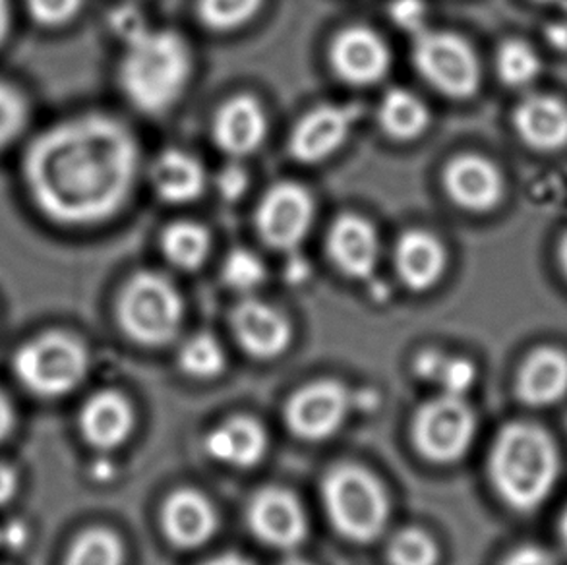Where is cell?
<instances>
[{
	"label": "cell",
	"mask_w": 567,
	"mask_h": 565,
	"mask_svg": "<svg viewBox=\"0 0 567 565\" xmlns=\"http://www.w3.org/2000/svg\"><path fill=\"white\" fill-rule=\"evenodd\" d=\"M138 142L107 115L70 119L31 142L23 178L33 204L64 227H92L118 214L138 176Z\"/></svg>",
	"instance_id": "6da1fadb"
},
{
	"label": "cell",
	"mask_w": 567,
	"mask_h": 565,
	"mask_svg": "<svg viewBox=\"0 0 567 565\" xmlns=\"http://www.w3.org/2000/svg\"><path fill=\"white\" fill-rule=\"evenodd\" d=\"M492 484L507 507L537 512L560 481L561 453L554 435L533 422H512L492 445Z\"/></svg>",
	"instance_id": "7a4b0ae2"
},
{
	"label": "cell",
	"mask_w": 567,
	"mask_h": 565,
	"mask_svg": "<svg viewBox=\"0 0 567 565\" xmlns=\"http://www.w3.org/2000/svg\"><path fill=\"white\" fill-rule=\"evenodd\" d=\"M190 47L175 31L147 30L126 43L121 85L126 100L146 115H162L190 84Z\"/></svg>",
	"instance_id": "3957f363"
},
{
	"label": "cell",
	"mask_w": 567,
	"mask_h": 565,
	"mask_svg": "<svg viewBox=\"0 0 567 565\" xmlns=\"http://www.w3.org/2000/svg\"><path fill=\"white\" fill-rule=\"evenodd\" d=\"M323 504L333 527L354 543L382 535L390 520V500L374 474L357 465L331 469L322 486Z\"/></svg>",
	"instance_id": "277c9868"
},
{
	"label": "cell",
	"mask_w": 567,
	"mask_h": 565,
	"mask_svg": "<svg viewBox=\"0 0 567 565\" xmlns=\"http://www.w3.org/2000/svg\"><path fill=\"white\" fill-rule=\"evenodd\" d=\"M183 298L177 287L159 274L132 277L118 298V320L124 331L142 345L169 343L183 321Z\"/></svg>",
	"instance_id": "5b68a950"
},
{
	"label": "cell",
	"mask_w": 567,
	"mask_h": 565,
	"mask_svg": "<svg viewBox=\"0 0 567 565\" xmlns=\"http://www.w3.org/2000/svg\"><path fill=\"white\" fill-rule=\"evenodd\" d=\"M85 372L84 345L66 333H47L16 352V378L25 390L41 398H62L76 390Z\"/></svg>",
	"instance_id": "8992f818"
},
{
	"label": "cell",
	"mask_w": 567,
	"mask_h": 565,
	"mask_svg": "<svg viewBox=\"0 0 567 565\" xmlns=\"http://www.w3.org/2000/svg\"><path fill=\"white\" fill-rule=\"evenodd\" d=\"M414 66L437 92L452 100L473 97L483 80L473 47L452 31L424 30L414 35Z\"/></svg>",
	"instance_id": "52a82bcc"
},
{
	"label": "cell",
	"mask_w": 567,
	"mask_h": 565,
	"mask_svg": "<svg viewBox=\"0 0 567 565\" xmlns=\"http://www.w3.org/2000/svg\"><path fill=\"white\" fill-rule=\"evenodd\" d=\"M476 419L465 399L442 396L421 407L413 422V438L424 458L455 463L475 440Z\"/></svg>",
	"instance_id": "ba28073f"
},
{
	"label": "cell",
	"mask_w": 567,
	"mask_h": 565,
	"mask_svg": "<svg viewBox=\"0 0 567 565\" xmlns=\"http://www.w3.org/2000/svg\"><path fill=\"white\" fill-rule=\"evenodd\" d=\"M315 198L297 183H279L261 198L256 225L261 238L277 250H292L315 223Z\"/></svg>",
	"instance_id": "9c48e42d"
},
{
	"label": "cell",
	"mask_w": 567,
	"mask_h": 565,
	"mask_svg": "<svg viewBox=\"0 0 567 565\" xmlns=\"http://www.w3.org/2000/svg\"><path fill=\"white\" fill-rule=\"evenodd\" d=\"M349 409V391L341 383L322 380L292 396L287 405V422L299 438L318 442L338 432Z\"/></svg>",
	"instance_id": "30bf717a"
},
{
	"label": "cell",
	"mask_w": 567,
	"mask_h": 565,
	"mask_svg": "<svg viewBox=\"0 0 567 565\" xmlns=\"http://www.w3.org/2000/svg\"><path fill=\"white\" fill-rule=\"evenodd\" d=\"M357 105H320L302 116L289 140V150L300 163H322L346 145L361 119Z\"/></svg>",
	"instance_id": "8fae6325"
},
{
	"label": "cell",
	"mask_w": 567,
	"mask_h": 565,
	"mask_svg": "<svg viewBox=\"0 0 567 565\" xmlns=\"http://www.w3.org/2000/svg\"><path fill=\"white\" fill-rule=\"evenodd\" d=\"M248 525L261 543L291 551L307 538V515L299 500L284 489H264L248 507Z\"/></svg>",
	"instance_id": "7c38bea8"
},
{
	"label": "cell",
	"mask_w": 567,
	"mask_h": 565,
	"mask_svg": "<svg viewBox=\"0 0 567 565\" xmlns=\"http://www.w3.org/2000/svg\"><path fill=\"white\" fill-rule=\"evenodd\" d=\"M331 66L343 82L374 85L391 69L390 47L377 31L353 25L338 33L330 51Z\"/></svg>",
	"instance_id": "4fadbf2b"
},
{
	"label": "cell",
	"mask_w": 567,
	"mask_h": 565,
	"mask_svg": "<svg viewBox=\"0 0 567 565\" xmlns=\"http://www.w3.org/2000/svg\"><path fill=\"white\" fill-rule=\"evenodd\" d=\"M444 186L457 206L473 214L492 212L504 198L506 188L499 168L476 153L460 155L447 165Z\"/></svg>",
	"instance_id": "5bb4252c"
},
{
	"label": "cell",
	"mask_w": 567,
	"mask_h": 565,
	"mask_svg": "<svg viewBox=\"0 0 567 565\" xmlns=\"http://www.w3.org/2000/svg\"><path fill=\"white\" fill-rule=\"evenodd\" d=\"M238 343L256 359H276L291 343V326L274 306L246 298L233 312Z\"/></svg>",
	"instance_id": "9a60e30c"
},
{
	"label": "cell",
	"mask_w": 567,
	"mask_h": 565,
	"mask_svg": "<svg viewBox=\"0 0 567 565\" xmlns=\"http://www.w3.org/2000/svg\"><path fill=\"white\" fill-rule=\"evenodd\" d=\"M515 391L527 407L558 405L567 398V352L550 345L535 349L523 360Z\"/></svg>",
	"instance_id": "2e32d148"
},
{
	"label": "cell",
	"mask_w": 567,
	"mask_h": 565,
	"mask_svg": "<svg viewBox=\"0 0 567 565\" xmlns=\"http://www.w3.org/2000/svg\"><path fill=\"white\" fill-rule=\"evenodd\" d=\"M514 126L523 144L543 153L567 147V105L548 93H530L515 107Z\"/></svg>",
	"instance_id": "e0dca14e"
},
{
	"label": "cell",
	"mask_w": 567,
	"mask_h": 565,
	"mask_svg": "<svg viewBox=\"0 0 567 565\" xmlns=\"http://www.w3.org/2000/svg\"><path fill=\"white\" fill-rule=\"evenodd\" d=\"M328 253L346 276L369 279L380 258V240L372 223L359 215L347 214L333 223L328 235Z\"/></svg>",
	"instance_id": "ac0fdd59"
},
{
	"label": "cell",
	"mask_w": 567,
	"mask_h": 565,
	"mask_svg": "<svg viewBox=\"0 0 567 565\" xmlns=\"http://www.w3.org/2000/svg\"><path fill=\"white\" fill-rule=\"evenodd\" d=\"M214 136L217 145L230 155L256 152L268 136L266 111L250 95H237L215 116Z\"/></svg>",
	"instance_id": "d6986e66"
},
{
	"label": "cell",
	"mask_w": 567,
	"mask_h": 565,
	"mask_svg": "<svg viewBox=\"0 0 567 565\" xmlns=\"http://www.w3.org/2000/svg\"><path fill=\"white\" fill-rule=\"evenodd\" d=\"M395 266L401 281L409 289L422 292L432 289L444 276L447 253L442 240L429 230H406L395 248Z\"/></svg>",
	"instance_id": "ffe728a7"
},
{
	"label": "cell",
	"mask_w": 567,
	"mask_h": 565,
	"mask_svg": "<svg viewBox=\"0 0 567 565\" xmlns=\"http://www.w3.org/2000/svg\"><path fill=\"white\" fill-rule=\"evenodd\" d=\"M163 531L175 546L198 548L217 531V513L198 492L181 490L165 502Z\"/></svg>",
	"instance_id": "44dd1931"
},
{
	"label": "cell",
	"mask_w": 567,
	"mask_h": 565,
	"mask_svg": "<svg viewBox=\"0 0 567 565\" xmlns=\"http://www.w3.org/2000/svg\"><path fill=\"white\" fill-rule=\"evenodd\" d=\"M134 414L126 399L116 391L93 396L80 414L85 440L97 450H115L131 435Z\"/></svg>",
	"instance_id": "7402d4cb"
},
{
	"label": "cell",
	"mask_w": 567,
	"mask_h": 565,
	"mask_svg": "<svg viewBox=\"0 0 567 565\" xmlns=\"http://www.w3.org/2000/svg\"><path fill=\"white\" fill-rule=\"evenodd\" d=\"M206 450L219 463L230 466H254L268 451V434L260 422L235 417L207 435Z\"/></svg>",
	"instance_id": "603a6c76"
},
{
	"label": "cell",
	"mask_w": 567,
	"mask_h": 565,
	"mask_svg": "<svg viewBox=\"0 0 567 565\" xmlns=\"http://www.w3.org/2000/svg\"><path fill=\"white\" fill-rule=\"evenodd\" d=\"M152 183L159 198L169 204H190L206 188V171L194 155L167 150L155 160Z\"/></svg>",
	"instance_id": "cb8c5ba5"
},
{
	"label": "cell",
	"mask_w": 567,
	"mask_h": 565,
	"mask_svg": "<svg viewBox=\"0 0 567 565\" xmlns=\"http://www.w3.org/2000/svg\"><path fill=\"white\" fill-rule=\"evenodd\" d=\"M380 124L390 138L411 142L429 129V107L409 90H390L380 103Z\"/></svg>",
	"instance_id": "d4e9b609"
},
{
	"label": "cell",
	"mask_w": 567,
	"mask_h": 565,
	"mask_svg": "<svg viewBox=\"0 0 567 565\" xmlns=\"http://www.w3.org/2000/svg\"><path fill=\"white\" fill-rule=\"evenodd\" d=\"M416 374L422 380L436 383L445 396L463 398L476 380V368L463 357H447L444 352L424 351L414 362Z\"/></svg>",
	"instance_id": "484cf974"
},
{
	"label": "cell",
	"mask_w": 567,
	"mask_h": 565,
	"mask_svg": "<svg viewBox=\"0 0 567 565\" xmlns=\"http://www.w3.org/2000/svg\"><path fill=\"white\" fill-rule=\"evenodd\" d=\"M209 248H212L209 233L198 223H175L163 235V254L175 268L185 269V271L202 268Z\"/></svg>",
	"instance_id": "4316f807"
},
{
	"label": "cell",
	"mask_w": 567,
	"mask_h": 565,
	"mask_svg": "<svg viewBox=\"0 0 567 565\" xmlns=\"http://www.w3.org/2000/svg\"><path fill=\"white\" fill-rule=\"evenodd\" d=\"M496 70L504 84L509 88H525L537 80L543 61L537 51L519 39L502 43L496 54Z\"/></svg>",
	"instance_id": "83f0119b"
},
{
	"label": "cell",
	"mask_w": 567,
	"mask_h": 565,
	"mask_svg": "<svg viewBox=\"0 0 567 565\" xmlns=\"http://www.w3.org/2000/svg\"><path fill=\"white\" fill-rule=\"evenodd\" d=\"M123 544L111 531L92 528L70 548L66 565H123Z\"/></svg>",
	"instance_id": "f1b7e54d"
},
{
	"label": "cell",
	"mask_w": 567,
	"mask_h": 565,
	"mask_svg": "<svg viewBox=\"0 0 567 565\" xmlns=\"http://www.w3.org/2000/svg\"><path fill=\"white\" fill-rule=\"evenodd\" d=\"M264 0H199V18L214 31L243 28L260 12Z\"/></svg>",
	"instance_id": "f546056e"
},
{
	"label": "cell",
	"mask_w": 567,
	"mask_h": 565,
	"mask_svg": "<svg viewBox=\"0 0 567 565\" xmlns=\"http://www.w3.org/2000/svg\"><path fill=\"white\" fill-rule=\"evenodd\" d=\"M181 368L194 378H214L225 368V352L217 339L207 333L192 337L181 351Z\"/></svg>",
	"instance_id": "4dcf8cb0"
},
{
	"label": "cell",
	"mask_w": 567,
	"mask_h": 565,
	"mask_svg": "<svg viewBox=\"0 0 567 565\" xmlns=\"http://www.w3.org/2000/svg\"><path fill=\"white\" fill-rule=\"evenodd\" d=\"M391 565H436L437 546L419 528L401 531L390 544Z\"/></svg>",
	"instance_id": "1f68e13d"
},
{
	"label": "cell",
	"mask_w": 567,
	"mask_h": 565,
	"mask_svg": "<svg viewBox=\"0 0 567 565\" xmlns=\"http://www.w3.org/2000/svg\"><path fill=\"white\" fill-rule=\"evenodd\" d=\"M223 281L238 292H252L266 281V268L256 254L233 250L223 264Z\"/></svg>",
	"instance_id": "d6a6232c"
},
{
	"label": "cell",
	"mask_w": 567,
	"mask_h": 565,
	"mask_svg": "<svg viewBox=\"0 0 567 565\" xmlns=\"http://www.w3.org/2000/svg\"><path fill=\"white\" fill-rule=\"evenodd\" d=\"M28 123V105L22 93L0 82V150L12 144Z\"/></svg>",
	"instance_id": "836d02e7"
},
{
	"label": "cell",
	"mask_w": 567,
	"mask_h": 565,
	"mask_svg": "<svg viewBox=\"0 0 567 565\" xmlns=\"http://www.w3.org/2000/svg\"><path fill=\"white\" fill-rule=\"evenodd\" d=\"M85 0H25L30 16L45 28H61L72 22L84 7Z\"/></svg>",
	"instance_id": "e575fe53"
},
{
	"label": "cell",
	"mask_w": 567,
	"mask_h": 565,
	"mask_svg": "<svg viewBox=\"0 0 567 565\" xmlns=\"http://www.w3.org/2000/svg\"><path fill=\"white\" fill-rule=\"evenodd\" d=\"M391 22L409 33H421L426 30L429 7L424 0H393L390 7Z\"/></svg>",
	"instance_id": "d590c367"
},
{
	"label": "cell",
	"mask_w": 567,
	"mask_h": 565,
	"mask_svg": "<svg viewBox=\"0 0 567 565\" xmlns=\"http://www.w3.org/2000/svg\"><path fill=\"white\" fill-rule=\"evenodd\" d=\"M111 28L118 38L123 39L124 43H131L150 30L144 14L132 4L116 8L115 12L111 14Z\"/></svg>",
	"instance_id": "8d00e7d4"
},
{
	"label": "cell",
	"mask_w": 567,
	"mask_h": 565,
	"mask_svg": "<svg viewBox=\"0 0 567 565\" xmlns=\"http://www.w3.org/2000/svg\"><path fill=\"white\" fill-rule=\"evenodd\" d=\"M215 186H217V192L221 194L223 198L237 202L238 198H243V194L248 188V175H246L245 168L238 167V165H229L217 175Z\"/></svg>",
	"instance_id": "74e56055"
},
{
	"label": "cell",
	"mask_w": 567,
	"mask_h": 565,
	"mask_svg": "<svg viewBox=\"0 0 567 565\" xmlns=\"http://www.w3.org/2000/svg\"><path fill=\"white\" fill-rule=\"evenodd\" d=\"M502 565H558L550 552L543 548V546H535V544H525L515 548Z\"/></svg>",
	"instance_id": "f35d334b"
},
{
	"label": "cell",
	"mask_w": 567,
	"mask_h": 565,
	"mask_svg": "<svg viewBox=\"0 0 567 565\" xmlns=\"http://www.w3.org/2000/svg\"><path fill=\"white\" fill-rule=\"evenodd\" d=\"M18 489L14 471L7 465H0V505L8 504Z\"/></svg>",
	"instance_id": "ab89813d"
},
{
	"label": "cell",
	"mask_w": 567,
	"mask_h": 565,
	"mask_svg": "<svg viewBox=\"0 0 567 565\" xmlns=\"http://www.w3.org/2000/svg\"><path fill=\"white\" fill-rule=\"evenodd\" d=\"M12 427H14V413H12V407L8 403V399L0 393V443L7 440Z\"/></svg>",
	"instance_id": "60d3db41"
},
{
	"label": "cell",
	"mask_w": 567,
	"mask_h": 565,
	"mask_svg": "<svg viewBox=\"0 0 567 565\" xmlns=\"http://www.w3.org/2000/svg\"><path fill=\"white\" fill-rule=\"evenodd\" d=\"M10 30V2L0 0V43L7 39Z\"/></svg>",
	"instance_id": "b9f144b4"
},
{
	"label": "cell",
	"mask_w": 567,
	"mask_h": 565,
	"mask_svg": "<svg viewBox=\"0 0 567 565\" xmlns=\"http://www.w3.org/2000/svg\"><path fill=\"white\" fill-rule=\"evenodd\" d=\"M202 565H252V562H248L245 556H238V554H225Z\"/></svg>",
	"instance_id": "7bdbcfd3"
},
{
	"label": "cell",
	"mask_w": 567,
	"mask_h": 565,
	"mask_svg": "<svg viewBox=\"0 0 567 565\" xmlns=\"http://www.w3.org/2000/svg\"><path fill=\"white\" fill-rule=\"evenodd\" d=\"M548 38H553V43L560 49H567V28L566 25H554Z\"/></svg>",
	"instance_id": "ee69618b"
},
{
	"label": "cell",
	"mask_w": 567,
	"mask_h": 565,
	"mask_svg": "<svg viewBox=\"0 0 567 565\" xmlns=\"http://www.w3.org/2000/svg\"><path fill=\"white\" fill-rule=\"evenodd\" d=\"M558 261H560L561 271L567 279V230L561 235L560 243H558Z\"/></svg>",
	"instance_id": "f6af8a7d"
},
{
	"label": "cell",
	"mask_w": 567,
	"mask_h": 565,
	"mask_svg": "<svg viewBox=\"0 0 567 565\" xmlns=\"http://www.w3.org/2000/svg\"><path fill=\"white\" fill-rule=\"evenodd\" d=\"M560 536L561 543H564V548L567 551V507L564 510L560 517Z\"/></svg>",
	"instance_id": "bcb514c9"
},
{
	"label": "cell",
	"mask_w": 567,
	"mask_h": 565,
	"mask_svg": "<svg viewBox=\"0 0 567 565\" xmlns=\"http://www.w3.org/2000/svg\"><path fill=\"white\" fill-rule=\"evenodd\" d=\"M281 565H310L308 562H305V559L300 558H289L285 559L284 564Z\"/></svg>",
	"instance_id": "7dc6e473"
},
{
	"label": "cell",
	"mask_w": 567,
	"mask_h": 565,
	"mask_svg": "<svg viewBox=\"0 0 567 565\" xmlns=\"http://www.w3.org/2000/svg\"><path fill=\"white\" fill-rule=\"evenodd\" d=\"M4 546V528H0V548Z\"/></svg>",
	"instance_id": "c3c4849f"
},
{
	"label": "cell",
	"mask_w": 567,
	"mask_h": 565,
	"mask_svg": "<svg viewBox=\"0 0 567 565\" xmlns=\"http://www.w3.org/2000/svg\"><path fill=\"white\" fill-rule=\"evenodd\" d=\"M537 2H556V0H537Z\"/></svg>",
	"instance_id": "681fc988"
}]
</instances>
